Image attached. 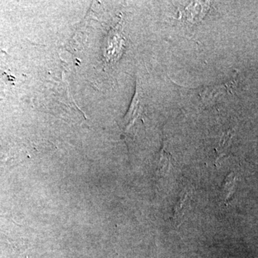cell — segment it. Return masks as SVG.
<instances>
[{
  "instance_id": "cell-3",
  "label": "cell",
  "mask_w": 258,
  "mask_h": 258,
  "mask_svg": "<svg viewBox=\"0 0 258 258\" xmlns=\"http://www.w3.org/2000/svg\"><path fill=\"white\" fill-rule=\"evenodd\" d=\"M171 157L170 154L166 152L165 148H162L160 152L157 171L159 173H165L169 171L171 165Z\"/></svg>"
},
{
  "instance_id": "cell-2",
  "label": "cell",
  "mask_w": 258,
  "mask_h": 258,
  "mask_svg": "<svg viewBox=\"0 0 258 258\" xmlns=\"http://www.w3.org/2000/svg\"><path fill=\"white\" fill-rule=\"evenodd\" d=\"M236 176L233 173L228 174L226 176L225 181L222 185V200L227 202L230 199L231 195L233 194L235 188Z\"/></svg>"
},
{
  "instance_id": "cell-1",
  "label": "cell",
  "mask_w": 258,
  "mask_h": 258,
  "mask_svg": "<svg viewBox=\"0 0 258 258\" xmlns=\"http://www.w3.org/2000/svg\"><path fill=\"white\" fill-rule=\"evenodd\" d=\"M191 195V191L186 189H185L180 195L179 199L174 207V215H173V222L176 225H179L181 223L185 212L189 206Z\"/></svg>"
}]
</instances>
